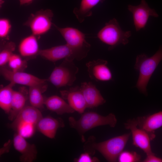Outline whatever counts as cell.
<instances>
[{
  "instance_id": "6da1fadb",
  "label": "cell",
  "mask_w": 162,
  "mask_h": 162,
  "mask_svg": "<svg viewBox=\"0 0 162 162\" xmlns=\"http://www.w3.org/2000/svg\"><path fill=\"white\" fill-rule=\"evenodd\" d=\"M162 60V47L152 56L145 54L138 55L134 68L139 71V78L136 87L143 94L147 95L146 87L154 71Z\"/></svg>"
},
{
  "instance_id": "7a4b0ae2",
  "label": "cell",
  "mask_w": 162,
  "mask_h": 162,
  "mask_svg": "<svg viewBox=\"0 0 162 162\" xmlns=\"http://www.w3.org/2000/svg\"><path fill=\"white\" fill-rule=\"evenodd\" d=\"M68 121L70 127L82 136L88 130L98 126L109 125L111 127H114L117 122L116 117L112 113L104 116L93 112L83 113L78 120L70 117Z\"/></svg>"
},
{
  "instance_id": "3957f363",
  "label": "cell",
  "mask_w": 162,
  "mask_h": 162,
  "mask_svg": "<svg viewBox=\"0 0 162 162\" xmlns=\"http://www.w3.org/2000/svg\"><path fill=\"white\" fill-rule=\"evenodd\" d=\"M131 35L130 31H123L117 20L114 18L105 23L98 32L97 37L102 42L108 45V49L110 50L120 44H127Z\"/></svg>"
},
{
  "instance_id": "277c9868",
  "label": "cell",
  "mask_w": 162,
  "mask_h": 162,
  "mask_svg": "<svg viewBox=\"0 0 162 162\" xmlns=\"http://www.w3.org/2000/svg\"><path fill=\"white\" fill-rule=\"evenodd\" d=\"M130 134V133L125 134L98 143L92 142L90 144V146L88 147L90 149L88 151L90 150L92 152L93 150H97L108 161L116 162L119 155L123 151Z\"/></svg>"
},
{
  "instance_id": "5b68a950",
  "label": "cell",
  "mask_w": 162,
  "mask_h": 162,
  "mask_svg": "<svg viewBox=\"0 0 162 162\" xmlns=\"http://www.w3.org/2000/svg\"><path fill=\"white\" fill-rule=\"evenodd\" d=\"M78 70L73 61L64 59L61 64L55 68L47 81L57 88L72 86L76 80Z\"/></svg>"
},
{
  "instance_id": "8992f818",
  "label": "cell",
  "mask_w": 162,
  "mask_h": 162,
  "mask_svg": "<svg viewBox=\"0 0 162 162\" xmlns=\"http://www.w3.org/2000/svg\"><path fill=\"white\" fill-rule=\"evenodd\" d=\"M88 52L72 48L67 44L40 50L38 55L53 62L64 59L80 61L85 58Z\"/></svg>"
},
{
  "instance_id": "52a82bcc",
  "label": "cell",
  "mask_w": 162,
  "mask_h": 162,
  "mask_svg": "<svg viewBox=\"0 0 162 162\" xmlns=\"http://www.w3.org/2000/svg\"><path fill=\"white\" fill-rule=\"evenodd\" d=\"M52 11L50 9H41L31 14L23 25L30 28L32 34L38 39L41 35L47 33L52 25Z\"/></svg>"
},
{
  "instance_id": "ba28073f",
  "label": "cell",
  "mask_w": 162,
  "mask_h": 162,
  "mask_svg": "<svg viewBox=\"0 0 162 162\" xmlns=\"http://www.w3.org/2000/svg\"><path fill=\"white\" fill-rule=\"evenodd\" d=\"M128 9L132 14L134 24L137 32L145 27L150 16L158 17L159 16L154 9L149 6L145 0H141L137 5L129 4Z\"/></svg>"
},
{
  "instance_id": "9c48e42d",
  "label": "cell",
  "mask_w": 162,
  "mask_h": 162,
  "mask_svg": "<svg viewBox=\"0 0 162 162\" xmlns=\"http://www.w3.org/2000/svg\"><path fill=\"white\" fill-rule=\"evenodd\" d=\"M52 26L61 34L66 44L72 48L89 52L91 45L86 41L84 33L73 27L60 28L54 23Z\"/></svg>"
},
{
  "instance_id": "30bf717a",
  "label": "cell",
  "mask_w": 162,
  "mask_h": 162,
  "mask_svg": "<svg viewBox=\"0 0 162 162\" xmlns=\"http://www.w3.org/2000/svg\"><path fill=\"white\" fill-rule=\"evenodd\" d=\"M124 125L126 129L131 131L133 145L142 150L146 155L153 153L150 145L152 139L147 132L138 127L135 118L128 120Z\"/></svg>"
},
{
  "instance_id": "8fae6325",
  "label": "cell",
  "mask_w": 162,
  "mask_h": 162,
  "mask_svg": "<svg viewBox=\"0 0 162 162\" xmlns=\"http://www.w3.org/2000/svg\"><path fill=\"white\" fill-rule=\"evenodd\" d=\"M0 73L6 80L15 84H18L28 86L43 84L47 81L46 79H41L30 74L23 71L14 72L1 67Z\"/></svg>"
},
{
  "instance_id": "7c38bea8",
  "label": "cell",
  "mask_w": 162,
  "mask_h": 162,
  "mask_svg": "<svg viewBox=\"0 0 162 162\" xmlns=\"http://www.w3.org/2000/svg\"><path fill=\"white\" fill-rule=\"evenodd\" d=\"M107 64V61L100 59L87 62L86 66L90 78L97 81L112 80V74Z\"/></svg>"
},
{
  "instance_id": "4fadbf2b",
  "label": "cell",
  "mask_w": 162,
  "mask_h": 162,
  "mask_svg": "<svg viewBox=\"0 0 162 162\" xmlns=\"http://www.w3.org/2000/svg\"><path fill=\"white\" fill-rule=\"evenodd\" d=\"M13 145L15 149L21 154V161L32 162L36 158L37 152L34 144L29 143L18 133L14 135Z\"/></svg>"
},
{
  "instance_id": "5bb4252c",
  "label": "cell",
  "mask_w": 162,
  "mask_h": 162,
  "mask_svg": "<svg viewBox=\"0 0 162 162\" xmlns=\"http://www.w3.org/2000/svg\"><path fill=\"white\" fill-rule=\"evenodd\" d=\"M80 87L87 108H92L105 103L106 100L100 91L92 82H82Z\"/></svg>"
},
{
  "instance_id": "9a60e30c",
  "label": "cell",
  "mask_w": 162,
  "mask_h": 162,
  "mask_svg": "<svg viewBox=\"0 0 162 162\" xmlns=\"http://www.w3.org/2000/svg\"><path fill=\"white\" fill-rule=\"evenodd\" d=\"M60 92L63 98L67 100L70 106L79 113H83L87 108L80 87H72L69 90L61 91Z\"/></svg>"
},
{
  "instance_id": "2e32d148",
  "label": "cell",
  "mask_w": 162,
  "mask_h": 162,
  "mask_svg": "<svg viewBox=\"0 0 162 162\" xmlns=\"http://www.w3.org/2000/svg\"><path fill=\"white\" fill-rule=\"evenodd\" d=\"M136 119L138 127L147 132L153 140L155 137V131L162 126V111Z\"/></svg>"
},
{
  "instance_id": "e0dca14e",
  "label": "cell",
  "mask_w": 162,
  "mask_h": 162,
  "mask_svg": "<svg viewBox=\"0 0 162 162\" xmlns=\"http://www.w3.org/2000/svg\"><path fill=\"white\" fill-rule=\"evenodd\" d=\"M42 117V114L38 109L31 105L26 106L10 126L14 130L17 125L21 123H30L36 125Z\"/></svg>"
},
{
  "instance_id": "ac0fdd59",
  "label": "cell",
  "mask_w": 162,
  "mask_h": 162,
  "mask_svg": "<svg viewBox=\"0 0 162 162\" xmlns=\"http://www.w3.org/2000/svg\"><path fill=\"white\" fill-rule=\"evenodd\" d=\"M64 126V122L61 118L47 116L43 117L39 121L36 128L43 135L52 139L55 137L58 129Z\"/></svg>"
},
{
  "instance_id": "d6986e66",
  "label": "cell",
  "mask_w": 162,
  "mask_h": 162,
  "mask_svg": "<svg viewBox=\"0 0 162 162\" xmlns=\"http://www.w3.org/2000/svg\"><path fill=\"white\" fill-rule=\"evenodd\" d=\"M38 39L36 36L32 34L23 39L18 46L20 55L24 58H29L38 55L40 50Z\"/></svg>"
},
{
  "instance_id": "ffe728a7",
  "label": "cell",
  "mask_w": 162,
  "mask_h": 162,
  "mask_svg": "<svg viewBox=\"0 0 162 162\" xmlns=\"http://www.w3.org/2000/svg\"><path fill=\"white\" fill-rule=\"evenodd\" d=\"M28 94V91L23 87L18 91H14L11 110L8 114L9 120L13 121L26 106Z\"/></svg>"
},
{
  "instance_id": "44dd1931",
  "label": "cell",
  "mask_w": 162,
  "mask_h": 162,
  "mask_svg": "<svg viewBox=\"0 0 162 162\" xmlns=\"http://www.w3.org/2000/svg\"><path fill=\"white\" fill-rule=\"evenodd\" d=\"M44 105L48 110L58 115L73 113L75 111L63 99L57 95L48 98L45 100Z\"/></svg>"
},
{
  "instance_id": "7402d4cb",
  "label": "cell",
  "mask_w": 162,
  "mask_h": 162,
  "mask_svg": "<svg viewBox=\"0 0 162 162\" xmlns=\"http://www.w3.org/2000/svg\"><path fill=\"white\" fill-rule=\"evenodd\" d=\"M105 0H81L79 7L74 8L73 12L78 21L82 23L87 17L92 14V10L100 3Z\"/></svg>"
},
{
  "instance_id": "603a6c76",
  "label": "cell",
  "mask_w": 162,
  "mask_h": 162,
  "mask_svg": "<svg viewBox=\"0 0 162 162\" xmlns=\"http://www.w3.org/2000/svg\"><path fill=\"white\" fill-rule=\"evenodd\" d=\"M46 83L34 85L29 87L28 97L31 106L38 109L43 107L45 100L42 94L47 89Z\"/></svg>"
},
{
  "instance_id": "cb8c5ba5",
  "label": "cell",
  "mask_w": 162,
  "mask_h": 162,
  "mask_svg": "<svg viewBox=\"0 0 162 162\" xmlns=\"http://www.w3.org/2000/svg\"><path fill=\"white\" fill-rule=\"evenodd\" d=\"M15 84L10 82L8 85L2 87L0 90V107L6 113L9 114L11 105Z\"/></svg>"
},
{
  "instance_id": "d4e9b609",
  "label": "cell",
  "mask_w": 162,
  "mask_h": 162,
  "mask_svg": "<svg viewBox=\"0 0 162 162\" xmlns=\"http://www.w3.org/2000/svg\"><path fill=\"white\" fill-rule=\"evenodd\" d=\"M0 52V66L3 67L8 62L15 50L16 45L12 41L5 42Z\"/></svg>"
},
{
  "instance_id": "484cf974",
  "label": "cell",
  "mask_w": 162,
  "mask_h": 162,
  "mask_svg": "<svg viewBox=\"0 0 162 162\" xmlns=\"http://www.w3.org/2000/svg\"><path fill=\"white\" fill-rule=\"evenodd\" d=\"M8 63L11 70L14 72L23 71L27 67L26 61L15 54H12Z\"/></svg>"
},
{
  "instance_id": "4316f807",
  "label": "cell",
  "mask_w": 162,
  "mask_h": 162,
  "mask_svg": "<svg viewBox=\"0 0 162 162\" xmlns=\"http://www.w3.org/2000/svg\"><path fill=\"white\" fill-rule=\"evenodd\" d=\"M36 125L30 123H21L17 125L14 129L17 133L24 138H28L34 134Z\"/></svg>"
},
{
  "instance_id": "83f0119b",
  "label": "cell",
  "mask_w": 162,
  "mask_h": 162,
  "mask_svg": "<svg viewBox=\"0 0 162 162\" xmlns=\"http://www.w3.org/2000/svg\"><path fill=\"white\" fill-rule=\"evenodd\" d=\"M11 28L10 20L6 18H1L0 19V38L3 41L9 39V35Z\"/></svg>"
},
{
  "instance_id": "f1b7e54d",
  "label": "cell",
  "mask_w": 162,
  "mask_h": 162,
  "mask_svg": "<svg viewBox=\"0 0 162 162\" xmlns=\"http://www.w3.org/2000/svg\"><path fill=\"white\" fill-rule=\"evenodd\" d=\"M141 156L134 151H123L119 155L118 160L119 162H136L141 161Z\"/></svg>"
},
{
  "instance_id": "f546056e",
  "label": "cell",
  "mask_w": 162,
  "mask_h": 162,
  "mask_svg": "<svg viewBox=\"0 0 162 162\" xmlns=\"http://www.w3.org/2000/svg\"><path fill=\"white\" fill-rule=\"evenodd\" d=\"M74 161L76 162H98V159L94 157L92 158L90 154L87 152L82 154L78 158H75Z\"/></svg>"
},
{
  "instance_id": "4dcf8cb0",
  "label": "cell",
  "mask_w": 162,
  "mask_h": 162,
  "mask_svg": "<svg viewBox=\"0 0 162 162\" xmlns=\"http://www.w3.org/2000/svg\"><path fill=\"white\" fill-rule=\"evenodd\" d=\"M144 162H162V159L157 157L154 153L146 155V158L142 161Z\"/></svg>"
},
{
  "instance_id": "1f68e13d",
  "label": "cell",
  "mask_w": 162,
  "mask_h": 162,
  "mask_svg": "<svg viewBox=\"0 0 162 162\" xmlns=\"http://www.w3.org/2000/svg\"><path fill=\"white\" fill-rule=\"evenodd\" d=\"M34 0H19L20 5H27L32 3Z\"/></svg>"
},
{
  "instance_id": "d6a6232c",
  "label": "cell",
  "mask_w": 162,
  "mask_h": 162,
  "mask_svg": "<svg viewBox=\"0 0 162 162\" xmlns=\"http://www.w3.org/2000/svg\"><path fill=\"white\" fill-rule=\"evenodd\" d=\"M4 1L3 0H0V7H2V4L4 3Z\"/></svg>"
}]
</instances>
